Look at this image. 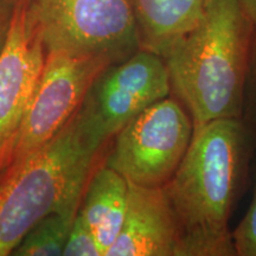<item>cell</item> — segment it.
I'll list each match as a JSON object with an SVG mask.
<instances>
[{
	"label": "cell",
	"mask_w": 256,
	"mask_h": 256,
	"mask_svg": "<svg viewBox=\"0 0 256 256\" xmlns=\"http://www.w3.org/2000/svg\"><path fill=\"white\" fill-rule=\"evenodd\" d=\"M255 148L240 118L194 130L183 162L164 186L180 224L182 256H236L229 220Z\"/></svg>",
	"instance_id": "cell-1"
},
{
	"label": "cell",
	"mask_w": 256,
	"mask_h": 256,
	"mask_svg": "<svg viewBox=\"0 0 256 256\" xmlns=\"http://www.w3.org/2000/svg\"><path fill=\"white\" fill-rule=\"evenodd\" d=\"M255 30L238 0H209L200 22L162 56L171 94L194 130L212 120L241 119Z\"/></svg>",
	"instance_id": "cell-2"
},
{
	"label": "cell",
	"mask_w": 256,
	"mask_h": 256,
	"mask_svg": "<svg viewBox=\"0 0 256 256\" xmlns=\"http://www.w3.org/2000/svg\"><path fill=\"white\" fill-rule=\"evenodd\" d=\"M106 146L92 138L80 108L50 142L0 174V256L51 212L76 215Z\"/></svg>",
	"instance_id": "cell-3"
},
{
	"label": "cell",
	"mask_w": 256,
	"mask_h": 256,
	"mask_svg": "<svg viewBox=\"0 0 256 256\" xmlns=\"http://www.w3.org/2000/svg\"><path fill=\"white\" fill-rule=\"evenodd\" d=\"M26 14L46 54L115 64L142 49L130 0H31Z\"/></svg>",
	"instance_id": "cell-4"
},
{
	"label": "cell",
	"mask_w": 256,
	"mask_h": 256,
	"mask_svg": "<svg viewBox=\"0 0 256 256\" xmlns=\"http://www.w3.org/2000/svg\"><path fill=\"white\" fill-rule=\"evenodd\" d=\"M194 122L182 102L168 95L138 114L113 138L104 165L145 188H164L183 162Z\"/></svg>",
	"instance_id": "cell-5"
},
{
	"label": "cell",
	"mask_w": 256,
	"mask_h": 256,
	"mask_svg": "<svg viewBox=\"0 0 256 256\" xmlns=\"http://www.w3.org/2000/svg\"><path fill=\"white\" fill-rule=\"evenodd\" d=\"M168 95L171 84L162 57L140 49L95 78L80 110L92 138L107 146L138 114Z\"/></svg>",
	"instance_id": "cell-6"
},
{
	"label": "cell",
	"mask_w": 256,
	"mask_h": 256,
	"mask_svg": "<svg viewBox=\"0 0 256 256\" xmlns=\"http://www.w3.org/2000/svg\"><path fill=\"white\" fill-rule=\"evenodd\" d=\"M108 66V60L98 57L46 54L10 165L37 151L62 130L82 104L95 78Z\"/></svg>",
	"instance_id": "cell-7"
},
{
	"label": "cell",
	"mask_w": 256,
	"mask_h": 256,
	"mask_svg": "<svg viewBox=\"0 0 256 256\" xmlns=\"http://www.w3.org/2000/svg\"><path fill=\"white\" fill-rule=\"evenodd\" d=\"M26 8L28 4L16 6L11 30L0 54V174L12 162L19 130L46 57Z\"/></svg>",
	"instance_id": "cell-8"
},
{
	"label": "cell",
	"mask_w": 256,
	"mask_h": 256,
	"mask_svg": "<svg viewBox=\"0 0 256 256\" xmlns=\"http://www.w3.org/2000/svg\"><path fill=\"white\" fill-rule=\"evenodd\" d=\"M180 224L165 188L130 183L121 232L106 256H182Z\"/></svg>",
	"instance_id": "cell-9"
},
{
	"label": "cell",
	"mask_w": 256,
	"mask_h": 256,
	"mask_svg": "<svg viewBox=\"0 0 256 256\" xmlns=\"http://www.w3.org/2000/svg\"><path fill=\"white\" fill-rule=\"evenodd\" d=\"M130 183L104 162L89 178L78 215L90 226L102 255L106 256L119 238L127 211Z\"/></svg>",
	"instance_id": "cell-10"
},
{
	"label": "cell",
	"mask_w": 256,
	"mask_h": 256,
	"mask_svg": "<svg viewBox=\"0 0 256 256\" xmlns=\"http://www.w3.org/2000/svg\"><path fill=\"white\" fill-rule=\"evenodd\" d=\"M140 48L164 56L196 25L209 0H130Z\"/></svg>",
	"instance_id": "cell-11"
},
{
	"label": "cell",
	"mask_w": 256,
	"mask_h": 256,
	"mask_svg": "<svg viewBox=\"0 0 256 256\" xmlns=\"http://www.w3.org/2000/svg\"><path fill=\"white\" fill-rule=\"evenodd\" d=\"M78 215V214H76ZM76 215L51 212L34 224L18 246L14 256H60L68 240Z\"/></svg>",
	"instance_id": "cell-12"
},
{
	"label": "cell",
	"mask_w": 256,
	"mask_h": 256,
	"mask_svg": "<svg viewBox=\"0 0 256 256\" xmlns=\"http://www.w3.org/2000/svg\"><path fill=\"white\" fill-rule=\"evenodd\" d=\"M64 256H104L90 226L76 215L63 249Z\"/></svg>",
	"instance_id": "cell-13"
},
{
	"label": "cell",
	"mask_w": 256,
	"mask_h": 256,
	"mask_svg": "<svg viewBox=\"0 0 256 256\" xmlns=\"http://www.w3.org/2000/svg\"><path fill=\"white\" fill-rule=\"evenodd\" d=\"M241 120L250 133L256 146V30L252 38L244 87H243Z\"/></svg>",
	"instance_id": "cell-14"
},
{
	"label": "cell",
	"mask_w": 256,
	"mask_h": 256,
	"mask_svg": "<svg viewBox=\"0 0 256 256\" xmlns=\"http://www.w3.org/2000/svg\"><path fill=\"white\" fill-rule=\"evenodd\" d=\"M236 256H256V180L247 212L232 232Z\"/></svg>",
	"instance_id": "cell-15"
},
{
	"label": "cell",
	"mask_w": 256,
	"mask_h": 256,
	"mask_svg": "<svg viewBox=\"0 0 256 256\" xmlns=\"http://www.w3.org/2000/svg\"><path fill=\"white\" fill-rule=\"evenodd\" d=\"M16 5L12 0H0V54L8 40L14 20Z\"/></svg>",
	"instance_id": "cell-16"
},
{
	"label": "cell",
	"mask_w": 256,
	"mask_h": 256,
	"mask_svg": "<svg viewBox=\"0 0 256 256\" xmlns=\"http://www.w3.org/2000/svg\"><path fill=\"white\" fill-rule=\"evenodd\" d=\"M249 19L256 26V0H238Z\"/></svg>",
	"instance_id": "cell-17"
},
{
	"label": "cell",
	"mask_w": 256,
	"mask_h": 256,
	"mask_svg": "<svg viewBox=\"0 0 256 256\" xmlns=\"http://www.w3.org/2000/svg\"><path fill=\"white\" fill-rule=\"evenodd\" d=\"M12 2H14L16 5H19V4H28L31 0H12Z\"/></svg>",
	"instance_id": "cell-18"
}]
</instances>
